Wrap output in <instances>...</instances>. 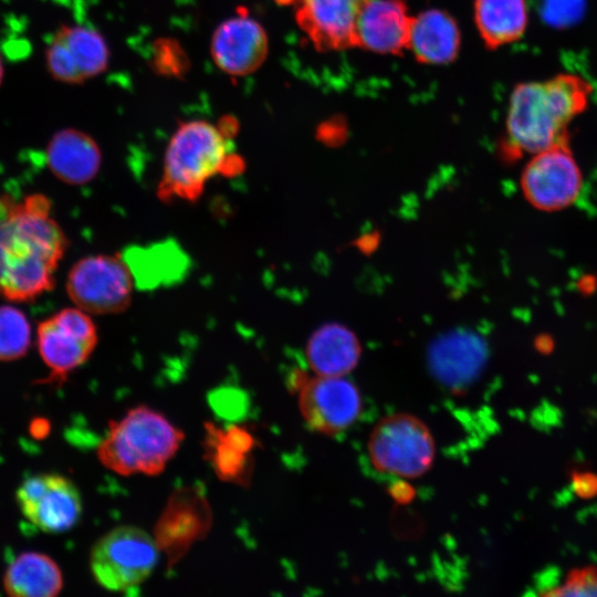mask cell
<instances>
[{"label":"cell","instance_id":"9a60e30c","mask_svg":"<svg viewBox=\"0 0 597 597\" xmlns=\"http://www.w3.org/2000/svg\"><path fill=\"white\" fill-rule=\"evenodd\" d=\"M365 0H300L296 22L321 51L354 46L358 13Z\"/></svg>","mask_w":597,"mask_h":597},{"label":"cell","instance_id":"ffe728a7","mask_svg":"<svg viewBox=\"0 0 597 597\" xmlns=\"http://www.w3.org/2000/svg\"><path fill=\"white\" fill-rule=\"evenodd\" d=\"M484 350L481 338L471 332L448 333L431 345L430 367L438 379L455 387L479 370Z\"/></svg>","mask_w":597,"mask_h":597},{"label":"cell","instance_id":"52a82bcc","mask_svg":"<svg viewBox=\"0 0 597 597\" xmlns=\"http://www.w3.org/2000/svg\"><path fill=\"white\" fill-rule=\"evenodd\" d=\"M135 285L122 255L94 254L72 265L65 290L74 306L91 315H109L130 305Z\"/></svg>","mask_w":597,"mask_h":597},{"label":"cell","instance_id":"44dd1931","mask_svg":"<svg viewBox=\"0 0 597 597\" xmlns=\"http://www.w3.org/2000/svg\"><path fill=\"white\" fill-rule=\"evenodd\" d=\"M460 48L455 21L440 10H429L412 19L409 45L416 59L427 64L451 62Z\"/></svg>","mask_w":597,"mask_h":597},{"label":"cell","instance_id":"9c48e42d","mask_svg":"<svg viewBox=\"0 0 597 597\" xmlns=\"http://www.w3.org/2000/svg\"><path fill=\"white\" fill-rule=\"evenodd\" d=\"M297 404L308 428L325 436L348 429L363 410L362 395L345 376L295 377Z\"/></svg>","mask_w":597,"mask_h":597},{"label":"cell","instance_id":"7402d4cb","mask_svg":"<svg viewBox=\"0 0 597 597\" xmlns=\"http://www.w3.org/2000/svg\"><path fill=\"white\" fill-rule=\"evenodd\" d=\"M3 585L6 591L14 597H53L62 589L63 577L51 557L28 552L9 565Z\"/></svg>","mask_w":597,"mask_h":597},{"label":"cell","instance_id":"ba28073f","mask_svg":"<svg viewBox=\"0 0 597 597\" xmlns=\"http://www.w3.org/2000/svg\"><path fill=\"white\" fill-rule=\"evenodd\" d=\"M35 341L39 354L51 371L46 381H63L91 357L98 334L92 315L72 306L39 322Z\"/></svg>","mask_w":597,"mask_h":597},{"label":"cell","instance_id":"484cf974","mask_svg":"<svg viewBox=\"0 0 597 597\" xmlns=\"http://www.w3.org/2000/svg\"><path fill=\"white\" fill-rule=\"evenodd\" d=\"M585 0H543L542 14L546 22L555 27H566L583 14Z\"/></svg>","mask_w":597,"mask_h":597},{"label":"cell","instance_id":"30bf717a","mask_svg":"<svg viewBox=\"0 0 597 597\" xmlns=\"http://www.w3.org/2000/svg\"><path fill=\"white\" fill-rule=\"evenodd\" d=\"M582 182L580 169L567 143L534 154L521 176L526 200L544 211L570 206L580 193Z\"/></svg>","mask_w":597,"mask_h":597},{"label":"cell","instance_id":"cb8c5ba5","mask_svg":"<svg viewBox=\"0 0 597 597\" xmlns=\"http://www.w3.org/2000/svg\"><path fill=\"white\" fill-rule=\"evenodd\" d=\"M135 280V284L151 287L178 277L181 273V252L172 244H155L135 248L123 255Z\"/></svg>","mask_w":597,"mask_h":597},{"label":"cell","instance_id":"83f0119b","mask_svg":"<svg viewBox=\"0 0 597 597\" xmlns=\"http://www.w3.org/2000/svg\"><path fill=\"white\" fill-rule=\"evenodd\" d=\"M2 76H3V66H2L1 59H0V83H1Z\"/></svg>","mask_w":597,"mask_h":597},{"label":"cell","instance_id":"e0dca14e","mask_svg":"<svg viewBox=\"0 0 597 597\" xmlns=\"http://www.w3.org/2000/svg\"><path fill=\"white\" fill-rule=\"evenodd\" d=\"M45 157L50 171L59 180L73 186L92 181L102 166L97 143L74 128L56 132L48 144Z\"/></svg>","mask_w":597,"mask_h":597},{"label":"cell","instance_id":"5b68a950","mask_svg":"<svg viewBox=\"0 0 597 597\" xmlns=\"http://www.w3.org/2000/svg\"><path fill=\"white\" fill-rule=\"evenodd\" d=\"M367 452L377 471L401 479H417L432 467L436 443L421 419L397 412L375 425L368 437Z\"/></svg>","mask_w":597,"mask_h":597},{"label":"cell","instance_id":"2e32d148","mask_svg":"<svg viewBox=\"0 0 597 597\" xmlns=\"http://www.w3.org/2000/svg\"><path fill=\"white\" fill-rule=\"evenodd\" d=\"M412 19L401 0H365L355 24L354 46L401 54L409 45Z\"/></svg>","mask_w":597,"mask_h":597},{"label":"cell","instance_id":"ac0fdd59","mask_svg":"<svg viewBox=\"0 0 597 597\" xmlns=\"http://www.w3.org/2000/svg\"><path fill=\"white\" fill-rule=\"evenodd\" d=\"M206 455L216 474L226 482L245 485L252 473L254 438L243 427L221 429L206 425Z\"/></svg>","mask_w":597,"mask_h":597},{"label":"cell","instance_id":"7a4b0ae2","mask_svg":"<svg viewBox=\"0 0 597 597\" xmlns=\"http://www.w3.org/2000/svg\"><path fill=\"white\" fill-rule=\"evenodd\" d=\"M589 92L587 82L570 74L517 85L510 98L504 155H534L566 143L567 127L586 109Z\"/></svg>","mask_w":597,"mask_h":597},{"label":"cell","instance_id":"8992f818","mask_svg":"<svg viewBox=\"0 0 597 597\" xmlns=\"http://www.w3.org/2000/svg\"><path fill=\"white\" fill-rule=\"evenodd\" d=\"M159 552L155 538L144 530L119 526L94 545L91 570L102 587L112 591H128L150 576Z\"/></svg>","mask_w":597,"mask_h":597},{"label":"cell","instance_id":"5bb4252c","mask_svg":"<svg viewBox=\"0 0 597 597\" xmlns=\"http://www.w3.org/2000/svg\"><path fill=\"white\" fill-rule=\"evenodd\" d=\"M268 51L264 29L248 14L221 22L210 43L214 64L231 76H245L255 72L265 61Z\"/></svg>","mask_w":597,"mask_h":597},{"label":"cell","instance_id":"7c38bea8","mask_svg":"<svg viewBox=\"0 0 597 597\" xmlns=\"http://www.w3.org/2000/svg\"><path fill=\"white\" fill-rule=\"evenodd\" d=\"M212 514L205 492L195 485L172 492L155 527V541L169 566L178 563L190 546L205 537Z\"/></svg>","mask_w":597,"mask_h":597},{"label":"cell","instance_id":"4fadbf2b","mask_svg":"<svg viewBox=\"0 0 597 597\" xmlns=\"http://www.w3.org/2000/svg\"><path fill=\"white\" fill-rule=\"evenodd\" d=\"M45 59L53 77L76 84L107 69L109 50L98 31L85 25H62L51 36Z\"/></svg>","mask_w":597,"mask_h":597},{"label":"cell","instance_id":"603a6c76","mask_svg":"<svg viewBox=\"0 0 597 597\" xmlns=\"http://www.w3.org/2000/svg\"><path fill=\"white\" fill-rule=\"evenodd\" d=\"M474 18L489 49L516 41L527 25L525 0H475Z\"/></svg>","mask_w":597,"mask_h":597},{"label":"cell","instance_id":"d4e9b609","mask_svg":"<svg viewBox=\"0 0 597 597\" xmlns=\"http://www.w3.org/2000/svg\"><path fill=\"white\" fill-rule=\"evenodd\" d=\"M31 341L32 328L27 315L17 306L0 305V362L23 357Z\"/></svg>","mask_w":597,"mask_h":597},{"label":"cell","instance_id":"277c9868","mask_svg":"<svg viewBox=\"0 0 597 597\" xmlns=\"http://www.w3.org/2000/svg\"><path fill=\"white\" fill-rule=\"evenodd\" d=\"M182 440L184 433L161 413L138 406L109 422L97 457L104 467L122 475H155L165 469Z\"/></svg>","mask_w":597,"mask_h":597},{"label":"cell","instance_id":"6da1fadb","mask_svg":"<svg viewBox=\"0 0 597 597\" xmlns=\"http://www.w3.org/2000/svg\"><path fill=\"white\" fill-rule=\"evenodd\" d=\"M67 244L46 196H0V296L23 303L51 291Z\"/></svg>","mask_w":597,"mask_h":597},{"label":"cell","instance_id":"8fae6325","mask_svg":"<svg viewBox=\"0 0 597 597\" xmlns=\"http://www.w3.org/2000/svg\"><path fill=\"white\" fill-rule=\"evenodd\" d=\"M17 501L23 516L45 533L69 531L82 513L78 490L57 474H36L22 482Z\"/></svg>","mask_w":597,"mask_h":597},{"label":"cell","instance_id":"4316f807","mask_svg":"<svg viewBox=\"0 0 597 597\" xmlns=\"http://www.w3.org/2000/svg\"><path fill=\"white\" fill-rule=\"evenodd\" d=\"M548 594L558 596H597V573L593 570L574 573L565 583Z\"/></svg>","mask_w":597,"mask_h":597},{"label":"cell","instance_id":"d6986e66","mask_svg":"<svg viewBox=\"0 0 597 597\" xmlns=\"http://www.w3.org/2000/svg\"><path fill=\"white\" fill-rule=\"evenodd\" d=\"M360 354L355 333L338 323L318 327L305 348L308 366L318 376H346L357 366Z\"/></svg>","mask_w":597,"mask_h":597},{"label":"cell","instance_id":"3957f363","mask_svg":"<svg viewBox=\"0 0 597 597\" xmlns=\"http://www.w3.org/2000/svg\"><path fill=\"white\" fill-rule=\"evenodd\" d=\"M230 136L207 121L182 122L165 150L157 196L164 202H193L217 175L241 172L243 161L230 153Z\"/></svg>","mask_w":597,"mask_h":597}]
</instances>
